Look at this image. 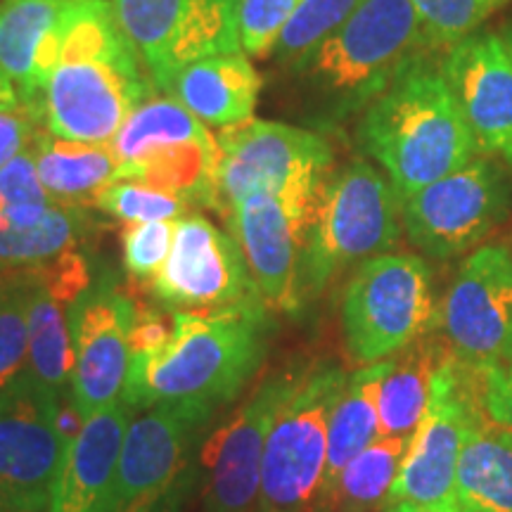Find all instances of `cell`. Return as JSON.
Masks as SVG:
<instances>
[{
  "mask_svg": "<svg viewBox=\"0 0 512 512\" xmlns=\"http://www.w3.org/2000/svg\"><path fill=\"white\" fill-rule=\"evenodd\" d=\"M69 302L57 297L38 278L29 306V368L57 394L72 389L74 339L69 325Z\"/></svg>",
  "mask_w": 512,
  "mask_h": 512,
  "instance_id": "29",
  "label": "cell"
},
{
  "mask_svg": "<svg viewBox=\"0 0 512 512\" xmlns=\"http://www.w3.org/2000/svg\"><path fill=\"white\" fill-rule=\"evenodd\" d=\"M418 10L427 41L448 50L475 34L486 17H491L505 0H411Z\"/></svg>",
  "mask_w": 512,
  "mask_h": 512,
  "instance_id": "36",
  "label": "cell"
},
{
  "mask_svg": "<svg viewBox=\"0 0 512 512\" xmlns=\"http://www.w3.org/2000/svg\"><path fill=\"white\" fill-rule=\"evenodd\" d=\"M53 204V197L38 178L34 140H31L0 169V223L10 228H31L46 219Z\"/></svg>",
  "mask_w": 512,
  "mask_h": 512,
  "instance_id": "32",
  "label": "cell"
},
{
  "mask_svg": "<svg viewBox=\"0 0 512 512\" xmlns=\"http://www.w3.org/2000/svg\"><path fill=\"white\" fill-rule=\"evenodd\" d=\"M484 413L482 368L467 366L451 354L434 375L430 403L411 437L387 508L418 505L456 512L460 453L467 432Z\"/></svg>",
  "mask_w": 512,
  "mask_h": 512,
  "instance_id": "9",
  "label": "cell"
},
{
  "mask_svg": "<svg viewBox=\"0 0 512 512\" xmlns=\"http://www.w3.org/2000/svg\"><path fill=\"white\" fill-rule=\"evenodd\" d=\"M384 512H453L444 508H418V505H394V508H387Z\"/></svg>",
  "mask_w": 512,
  "mask_h": 512,
  "instance_id": "44",
  "label": "cell"
},
{
  "mask_svg": "<svg viewBox=\"0 0 512 512\" xmlns=\"http://www.w3.org/2000/svg\"><path fill=\"white\" fill-rule=\"evenodd\" d=\"M34 268H19L0 299V389L29 368V306Z\"/></svg>",
  "mask_w": 512,
  "mask_h": 512,
  "instance_id": "34",
  "label": "cell"
},
{
  "mask_svg": "<svg viewBox=\"0 0 512 512\" xmlns=\"http://www.w3.org/2000/svg\"><path fill=\"white\" fill-rule=\"evenodd\" d=\"M171 339L152 354L131 356L124 399L131 408L159 403L233 401L266 358V304L216 311H171Z\"/></svg>",
  "mask_w": 512,
  "mask_h": 512,
  "instance_id": "3",
  "label": "cell"
},
{
  "mask_svg": "<svg viewBox=\"0 0 512 512\" xmlns=\"http://www.w3.org/2000/svg\"><path fill=\"white\" fill-rule=\"evenodd\" d=\"M425 46L411 0H363L347 22L283 67L294 112L311 131H337L361 117Z\"/></svg>",
  "mask_w": 512,
  "mask_h": 512,
  "instance_id": "1",
  "label": "cell"
},
{
  "mask_svg": "<svg viewBox=\"0 0 512 512\" xmlns=\"http://www.w3.org/2000/svg\"><path fill=\"white\" fill-rule=\"evenodd\" d=\"M60 401L31 368L0 389V512H48L67 451Z\"/></svg>",
  "mask_w": 512,
  "mask_h": 512,
  "instance_id": "13",
  "label": "cell"
},
{
  "mask_svg": "<svg viewBox=\"0 0 512 512\" xmlns=\"http://www.w3.org/2000/svg\"><path fill=\"white\" fill-rule=\"evenodd\" d=\"M344 382L339 368L302 370L266 439L256 512H316L328 470L330 413Z\"/></svg>",
  "mask_w": 512,
  "mask_h": 512,
  "instance_id": "8",
  "label": "cell"
},
{
  "mask_svg": "<svg viewBox=\"0 0 512 512\" xmlns=\"http://www.w3.org/2000/svg\"><path fill=\"white\" fill-rule=\"evenodd\" d=\"M482 399L489 418L512 432V363L482 368Z\"/></svg>",
  "mask_w": 512,
  "mask_h": 512,
  "instance_id": "39",
  "label": "cell"
},
{
  "mask_svg": "<svg viewBox=\"0 0 512 512\" xmlns=\"http://www.w3.org/2000/svg\"><path fill=\"white\" fill-rule=\"evenodd\" d=\"M176 221L128 223L121 233L126 271L138 280H152L162 271L174 247Z\"/></svg>",
  "mask_w": 512,
  "mask_h": 512,
  "instance_id": "37",
  "label": "cell"
},
{
  "mask_svg": "<svg viewBox=\"0 0 512 512\" xmlns=\"http://www.w3.org/2000/svg\"><path fill=\"white\" fill-rule=\"evenodd\" d=\"M219 214L259 190H283L320 181L332 169V147L323 133L283 121L247 119L221 128Z\"/></svg>",
  "mask_w": 512,
  "mask_h": 512,
  "instance_id": "15",
  "label": "cell"
},
{
  "mask_svg": "<svg viewBox=\"0 0 512 512\" xmlns=\"http://www.w3.org/2000/svg\"><path fill=\"white\" fill-rule=\"evenodd\" d=\"M93 207L124 223L178 221L190 211V204L181 197L138 181H112L100 190Z\"/></svg>",
  "mask_w": 512,
  "mask_h": 512,
  "instance_id": "35",
  "label": "cell"
},
{
  "mask_svg": "<svg viewBox=\"0 0 512 512\" xmlns=\"http://www.w3.org/2000/svg\"><path fill=\"white\" fill-rule=\"evenodd\" d=\"M325 178L252 192L226 214L268 309L294 313L304 304V247Z\"/></svg>",
  "mask_w": 512,
  "mask_h": 512,
  "instance_id": "12",
  "label": "cell"
},
{
  "mask_svg": "<svg viewBox=\"0 0 512 512\" xmlns=\"http://www.w3.org/2000/svg\"><path fill=\"white\" fill-rule=\"evenodd\" d=\"M261 76L247 53L211 55L176 76L171 95L207 126H233L252 119Z\"/></svg>",
  "mask_w": 512,
  "mask_h": 512,
  "instance_id": "21",
  "label": "cell"
},
{
  "mask_svg": "<svg viewBox=\"0 0 512 512\" xmlns=\"http://www.w3.org/2000/svg\"><path fill=\"white\" fill-rule=\"evenodd\" d=\"M38 133L36 119L24 110H0V169Z\"/></svg>",
  "mask_w": 512,
  "mask_h": 512,
  "instance_id": "41",
  "label": "cell"
},
{
  "mask_svg": "<svg viewBox=\"0 0 512 512\" xmlns=\"http://www.w3.org/2000/svg\"><path fill=\"white\" fill-rule=\"evenodd\" d=\"M387 370L389 361H382L347 375L330 413L328 470L323 491L363 448L380 437V389Z\"/></svg>",
  "mask_w": 512,
  "mask_h": 512,
  "instance_id": "26",
  "label": "cell"
},
{
  "mask_svg": "<svg viewBox=\"0 0 512 512\" xmlns=\"http://www.w3.org/2000/svg\"><path fill=\"white\" fill-rule=\"evenodd\" d=\"M401 200L389 178L354 159L320 188L302 259L304 302L318 297L344 268L387 254L401 240Z\"/></svg>",
  "mask_w": 512,
  "mask_h": 512,
  "instance_id": "5",
  "label": "cell"
},
{
  "mask_svg": "<svg viewBox=\"0 0 512 512\" xmlns=\"http://www.w3.org/2000/svg\"><path fill=\"white\" fill-rule=\"evenodd\" d=\"M363 0H304L271 50V57L280 67L302 57L306 50L332 34L339 24L347 22L361 8Z\"/></svg>",
  "mask_w": 512,
  "mask_h": 512,
  "instance_id": "33",
  "label": "cell"
},
{
  "mask_svg": "<svg viewBox=\"0 0 512 512\" xmlns=\"http://www.w3.org/2000/svg\"><path fill=\"white\" fill-rule=\"evenodd\" d=\"M74 0H0V76L31 114V76L41 43L60 27Z\"/></svg>",
  "mask_w": 512,
  "mask_h": 512,
  "instance_id": "27",
  "label": "cell"
},
{
  "mask_svg": "<svg viewBox=\"0 0 512 512\" xmlns=\"http://www.w3.org/2000/svg\"><path fill=\"white\" fill-rule=\"evenodd\" d=\"M36 171L53 202L88 207L117 178L119 162L112 143H79L38 131L34 138Z\"/></svg>",
  "mask_w": 512,
  "mask_h": 512,
  "instance_id": "24",
  "label": "cell"
},
{
  "mask_svg": "<svg viewBox=\"0 0 512 512\" xmlns=\"http://www.w3.org/2000/svg\"><path fill=\"white\" fill-rule=\"evenodd\" d=\"M152 83L114 19L110 0H76L60 64L43 93L46 131L79 143H112Z\"/></svg>",
  "mask_w": 512,
  "mask_h": 512,
  "instance_id": "4",
  "label": "cell"
},
{
  "mask_svg": "<svg viewBox=\"0 0 512 512\" xmlns=\"http://www.w3.org/2000/svg\"><path fill=\"white\" fill-rule=\"evenodd\" d=\"M437 328L467 366L503 363L512 337V249L489 245L467 256L439 302Z\"/></svg>",
  "mask_w": 512,
  "mask_h": 512,
  "instance_id": "18",
  "label": "cell"
},
{
  "mask_svg": "<svg viewBox=\"0 0 512 512\" xmlns=\"http://www.w3.org/2000/svg\"><path fill=\"white\" fill-rule=\"evenodd\" d=\"M456 512H512V432L489 413L467 432L456 477Z\"/></svg>",
  "mask_w": 512,
  "mask_h": 512,
  "instance_id": "23",
  "label": "cell"
},
{
  "mask_svg": "<svg viewBox=\"0 0 512 512\" xmlns=\"http://www.w3.org/2000/svg\"><path fill=\"white\" fill-rule=\"evenodd\" d=\"M0 110H24L22 102H19L17 91L12 88L10 81L3 79V76H0Z\"/></svg>",
  "mask_w": 512,
  "mask_h": 512,
  "instance_id": "42",
  "label": "cell"
},
{
  "mask_svg": "<svg viewBox=\"0 0 512 512\" xmlns=\"http://www.w3.org/2000/svg\"><path fill=\"white\" fill-rule=\"evenodd\" d=\"M17 271H19V268H3V266H0V299H3V294L8 292L12 280L17 278Z\"/></svg>",
  "mask_w": 512,
  "mask_h": 512,
  "instance_id": "43",
  "label": "cell"
},
{
  "mask_svg": "<svg viewBox=\"0 0 512 512\" xmlns=\"http://www.w3.org/2000/svg\"><path fill=\"white\" fill-rule=\"evenodd\" d=\"M110 5L157 93L171 95L176 76L204 57L245 53L242 0H110Z\"/></svg>",
  "mask_w": 512,
  "mask_h": 512,
  "instance_id": "10",
  "label": "cell"
},
{
  "mask_svg": "<svg viewBox=\"0 0 512 512\" xmlns=\"http://www.w3.org/2000/svg\"><path fill=\"white\" fill-rule=\"evenodd\" d=\"M512 209V178L494 157L479 155L463 169L401 200L406 238L430 259L470 252Z\"/></svg>",
  "mask_w": 512,
  "mask_h": 512,
  "instance_id": "11",
  "label": "cell"
},
{
  "mask_svg": "<svg viewBox=\"0 0 512 512\" xmlns=\"http://www.w3.org/2000/svg\"><path fill=\"white\" fill-rule=\"evenodd\" d=\"M171 330H174V320H166L164 311L136 302V318L128 335L131 356L159 351L171 339Z\"/></svg>",
  "mask_w": 512,
  "mask_h": 512,
  "instance_id": "40",
  "label": "cell"
},
{
  "mask_svg": "<svg viewBox=\"0 0 512 512\" xmlns=\"http://www.w3.org/2000/svg\"><path fill=\"white\" fill-rule=\"evenodd\" d=\"M150 290L162 309L216 311L264 304L238 240L207 216L185 214L176 221L174 247Z\"/></svg>",
  "mask_w": 512,
  "mask_h": 512,
  "instance_id": "16",
  "label": "cell"
},
{
  "mask_svg": "<svg viewBox=\"0 0 512 512\" xmlns=\"http://www.w3.org/2000/svg\"><path fill=\"white\" fill-rule=\"evenodd\" d=\"M214 408L159 403L131 420L107 512H183L200 489L202 434Z\"/></svg>",
  "mask_w": 512,
  "mask_h": 512,
  "instance_id": "6",
  "label": "cell"
},
{
  "mask_svg": "<svg viewBox=\"0 0 512 512\" xmlns=\"http://www.w3.org/2000/svg\"><path fill=\"white\" fill-rule=\"evenodd\" d=\"M86 207L53 204L46 219L31 228H10L0 223V266L36 268L67 249H76L88 230Z\"/></svg>",
  "mask_w": 512,
  "mask_h": 512,
  "instance_id": "31",
  "label": "cell"
},
{
  "mask_svg": "<svg viewBox=\"0 0 512 512\" xmlns=\"http://www.w3.org/2000/svg\"><path fill=\"white\" fill-rule=\"evenodd\" d=\"M211 138L207 124L192 114L174 95H150L140 102L112 140L119 166L143 157L152 147L178 140Z\"/></svg>",
  "mask_w": 512,
  "mask_h": 512,
  "instance_id": "30",
  "label": "cell"
},
{
  "mask_svg": "<svg viewBox=\"0 0 512 512\" xmlns=\"http://www.w3.org/2000/svg\"><path fill=\"white\" fill-rule=\"evenodd\" d=\"M136 302L117 275L102 271L69 306L74 339L72 401L81 418L121 401L131 366V335Z\"/></svg>",
  "mask_w": 512,
  "mask_h": 512,
  "instance_id": "17",
  "label": "cell"
},
{
  "mask_svg": "<svg viewBox=\"0 0 512 512\" xmlns=\"http://www.w3.org/2000/svg\"><path fill=\"white\" fill-rule=\"evenodd\" d=\"M432 271L418 254H380L363 261L342 299L347 351L363 366L389 361L437 328Z\"/></svg>",
  "mask_w": 512,
  "mask_h": 512,
  "instance_id": "7",
  "label": "cell"
},
{
  "mask_svg": "<svg viewBox=\"0 0 512 512\" xmlns=\"http://www.w3.org/2000/svg\"><path fill=\"white\" fill-rule=\"evenodd\" d=\"M503 34H505V38H508V41H510V46H512V27H508V29H505V31H503Z\"/></svg>",
  "mask_w": 512,
  "mask_h": 512,
  "instance_id": "47",
  "label": "cell"
},
{
  "mask_svg": "<svg viewBox=\"0 0 512 512\" xmlns=\"http://www.w3.org/2000/svg\"><path fill=\"white\" fill-rule=\"evenodd\" d=\"M503 363H512V337H510L508 351H505V358H503Z\"/></svg>",
  "mask_w": 512,
  "mask_h": 512,
  "instance_id": "46",
  "label": "cell"
},
{
  "mask_svg": "<svg viewBox=\"0 0 512 512\" xmlns=\"http://www.w3.org/2000/svg\"><path fill=\"white\" fill-rule=\"evenodd\" d=\"M302 368L264 377L249 399L216 427L200 451V496L204 512H256L266 439Z\"/></svg>",
  "mask_w": 512,
  "mask_h": 512,
  "instance_id": "14",
  "label": "cell"
},
{
  "mask_svg": "<svg viewBox=\"0 0 512 512\" xmlns=\"http://www.w3.org/2000/svg\"><path fill=\"white\" fill-rule=\"evenodd\" d=\"M408 446L411 437H377L323 491L318 508L387 510L389 494L406 460Z\"/></svg>",
  "mask_w": 512,
  "mask_h": 512,
  "instance_id": "28",
  "label": "cell"
},
{
  "mask_svg": "<svg viewBox=\"0 0 512 512\" xmlns=\"http://www.w3.org/2000/svg\"><path fill=\"white\" fill-rule=\"evenodd\" d=\"M304 0H242L240 38L249 57H271L280 31Z\"/></svg>",
  "mask_w": 512,
  "mask_h": 512,
  "instance_id": "38",
  "label": "cell"
},
{
  "mask_svg": "<svg viewBox=\"0 0 512 512\" xmlns=\"http://www.w3.org/2000/svg\"><path fill=\"white\" fill-rule=\"evenodd\" d=\"M451 354L446 339L430 332L389 358L380 389V437H413L430 403L434 375Z\"/></svg>",
  "mask_w": 512,
  "mask_h": 512,
  "instance_id": "25",
  "label": "cell"
},
{
  "mask_svg": "<svg viewBox=\"0 0 512 512\" xmlns=\"http://www.w3.org/2000/svg\"><path fill=\"white\" fill-rule=\"evenodd\" d=\"M441 69L479 155L512 169V46L503 31H475L441 57Z\"/></svg>",
  "mask_w": 512,
  "mask_h": 512,
  "instance_id": "19",
  "label": "cell"
},
{
  "mask_svg": "<svg viewBox=\"0 0 512 512\" xmlns=\"http://www.w3.org/2000/svg\"><path fill=\"white\" fill-rule=\"evenodd\" d=\"M316 512H363V510H351V508H318Z\"/></svg>",
  "mask_w": 512,
  "mask_h": 512,
  "instance_id": "45",
  "label": "cell"
},
{
  "mask_svg": "<svg viewBox=\"0 0 512 512\" xmlns=\"http://www.w3.org/2000/svg\"><path fill=\"white\" fill-rule=\"evenodd\" d=\"M356 143L382 166L399 200L479 157L441 60L420 50L356 124Z\"/></svg>",
  "mask_w": 512,
  "mask_h": 512,
  "instance_id": "2",
  "label": "cell"
},
{
  "mask_svg": "<svg viewBox=\"0 0 512 512\" xmlns=\"http://www.w3.org/2000/svg\"><path fill=\"white\" fill-rule=\"evenodd\" d=\"M131 406L121 399L83 420L64 451L50 491L48 512H107Z\"/></svg>",
  "mask_w": 512,
  "mask_h": 512,
  "instance_id": "20",
  "label": "cell"
},
{
  "mask_svg": "<svg viewBox=\"0 0 512 512\" xmlns=\"http://www.w3.org/2000/svg\"><path fill=\"white\" fill-rule=\"evenodd\" d=\"M219 159L216 136L178 140L152 147L143 157L119 166L114 181H138L181 197L190 207L219 211Z\"/></svg>",
  "mask_w": 512,
  "mask_h": 512,
  "instance_id": "22",
  "label": "cell"
}]
</instances>
